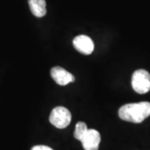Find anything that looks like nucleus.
<instances>
[{"mask_svg": "<svg viewBox=\"0 0 150 150\" xmlns=\"http://www.w3.org/2000/svg\"><path fill=\"white\" fill-rule=\"evenodd\" d=\"M88 129L85 123L79 122L76 124V126H75L74 138L76 139L81 141V140L83 139V138L84 137L86 133L88 132Z\"/></svg>", "mask_w": 150, "mask_h": 150, "instance_id": "nucleus-8", "label": "nucleus"}, {"mask_svg": "<svg viewBox=\"0 0 150 150\" xmlns=\"http://www.w3.org/2000/svg\"><path fill=\"white\" fill-rule=\"evenodd\" d=\"M28 5L32 13L35 17L42 18L45 16L47 13L45 0H28Z\"/></svg>", "mask_w": 150, "mask_h": 150, "instance_id": "nucleus-7", "label": "nucleus"}, {"mask_svg": "<svg viewBox=\"0 0 150 150\" xmlns=\"http://www.w3.org/2000/svg\"><path fill=\"white\" fill-rule=\"evenodd\" d=\"M150 115V103L140 102L125 104L119 108L118 116L130 123H139Z\"/></svg>", "mask_w": 150, "mask_h": 150, "instance_id": "nucleus-1", "label": "nucleus"}, {"mask_svg": "<svg viewBox=\"0 0 150 150\" xmlns=\"http://www.w3.org/2000/svg\"><path fill=\"white\" fill-rule=\"evenodd\" d=\"M50 74L53 79L61 86L67 85L70 83L74 82L75 80L74 75L61 67H54L51 69Z\"/></svg>", "mask_w": 150, "mask_h": 150, "instance_id": "nucleus-6", "label": "nucleus"}, {"mask_svg": "<svg viewBox=\"0 0 150 150\" xmlns=\"http://www.w3.org/2000/svg\"><path fill=\"white\" fill-rule=\"evenodd\" d=\"M100 141V134L95 129H88L80 142L84 150H98Z\"/></svg>", "mask_w": 150, "mask_h": 150, "instance_id": "nucleus-4", "label": "nucleus"}, {"mask_svg": "<svg viewBox=\"0 0 150 150\" xmlns=\"http://www.w3.org/2000/svg\"><path fill=\"white\" fill-rule=\"evenodd\" d=\"M74 46L76 50L79 53L85 55H89L93 52L94 49V43L92 38L86 36V35H79L74 38Z\"/></svg>", "mask_w": 150, "mask_h": 150, "instance_id": "nucleus-5", "label": "nucleus"}, {"mask_svg": "<svg viewBox=\"0 0 150 150\" xmlns=\"http://www.w3.org/2000/svg\"><path fill=\"white\" fill-rule=\"evenodd\" d=\"M31 150H54L51 149L50 147L45 146V145H36L34 147H33Z\"/></svg>", "mask_w": 150, "mask_h": 150, "instance_id": "nucleus-9", "label": "nucleus"}, {"mask_svg": "<svg viewBox=\"0 0 150 150\" xmlns=\"http://www.w3.org/2000/svg\"><path fill=\"white\" fill-rule=\"evenodd\" d=\"M72 119L71 112L64 107H56L50 113L49 121L58 129H65L69 125Z\"/></svg>", "mask_w": 150, "mask_h": 150, "instance_id": "nucleus-3", "label": "nucleus"}, {"mask_svg": "<svg viewBox=\"0 0 150 150\" xmlns=\"http://www.w3.org/2000/svg\"><path fill=\"white\" fill-rule=\"evenodd\" d=\"M132 87L138 93L144 94L150 90V74L144 69L136 70L132 76Z\"/></svg>", "mask_w": 150, "mask_h": 150, "instance_id": "nucleus-2", "label": "nucleus"}]
</instances>
